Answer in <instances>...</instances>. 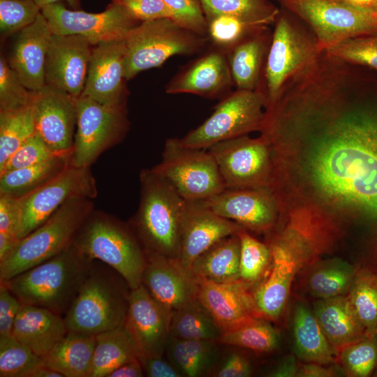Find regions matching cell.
I'll list each match as a JSON object with an SVG mask.
<instances>
[{"mask_svg": "<svg viewBox=\"0 0 377 377\" xmlns=\"http://www.w3.org/2000/svg\"><path fill=\"white\" fill-rule=\"evenodd\" d=\"M252 374L250 361L243 354L232 352L229 353L212 372L216 377H247Z\"/></svg>", "mask_w": 377, "mask_h": 377, "instance_id": "cell-55", "label": "cell"}, {"mask_svg": "<svg viewBox=\"0 0 377 377\" xmlns=\"http://www.w3.org/2000/svg\"><path fill=\"white\" fill-rule=\"evenodd\" d=\"M119 3L141 22L161 18L173 20L172 12L163 0H123Z\"/></svg>", "mask_w": 377, "mask_h": 377, "instance_id": "cell-52", "label": "cell"}, {"mask_svg": "<svg viewBox=\"0 0 377 377\" xmlns=\"http://www.w3.org/2000/svg\"><path fill=\"white\" fill-rule=\"evenodd\" d=\"M96 335L68 331L43 357V364L64 377H90Z\"/></svg>", "mask_w": 377, "mask_h": 377, "instance_id": "cell-31", "label": "cell"}, {"mask_svg": "<svg viewBox=\"0 0 377 377\" xmlns=\"http://www.w3.org/2000/svg\"><path fill=\"white\" fill-rule=\"evenodd\" d=\"M112 268L91 269L64 315L68 331L96 335L123 325L128 306L124 279ZM128 285V284H127Z\"/></svg>", "mask_w": 377, "mask_h": 377, "instance_id": "cell-6", "label": "cell"}, {"mask_svg": "<svg viewBox=\"0 0 377 377\" xmlns=\"http://www.w3.org/2000/svg\"><path fill=\"white\" fill-rule=\"evenodd\" d=\"M348 296L366 334L377 336V268H356Z\"/></svg>", "mask_w": 377, "mask_h": 377, "instance_id": "cell-41", "label": "cell"}, {"mask_svg": "<svg viewBox=\"0 0 377 377\" xmlns=\"http://www.w3.org/2000/svg\"><path fill=\"white\" fill-rule=\"evenodd\" d=\"M207 149L218 165L226 188L270 187L272 150L264 134L256 138L249 135L234 138Z\"/></svg>", "mask_w": 377, "mask_h": 377, "instance_id": "cell-13", "label": "cell"}, {"mask_svg": "<svg viewBox=\"0 0 377 377\" xmlns=\"http://www.w3.org/2000/svg\"><path fill=\"white\" fill-rule=\"evenodd\" d=\"M94 260L73 245L4 281L21 304L66 313L88 276Z\"/></svg>", "mask_w": 377, "mask_h": 377, "instance_id": "cell-3", "label": "cell"}, {"mask_svg": "<svg viewBox=\"0 0 377 377\" xmlns=\"http://www.w3.org/2000/svg\"><path fill=\"white\" fill-rule=\"evenodd\" d=\"M330 56L377 71V33L345 39L324 49Z\"/></svg>", "mask_w": 377, "mask_h": 377, "instance_id": "cell-46", "label": "cell"}, {"mask_svg": "<svg viewBox=\"0 0 377 377\" xmlns=\"http://www.w3.org/2000/svg\"><path fill=\"white\" fill-rule=\"evenodd\" d=\"M207 22V36L212 45L228 52L251 35L266 28H259L230 16L219 15Z\"/></svg>", "mask_w": 377, "mask_h": 377, "instance_id": "cell-47", "label": "cell"}, {"mask_svg": "<svg viewBox=\"0 0 377 377\" xmlns=\"http://www.w3.org/2000/svg\"><path fill=\"white\" fill-rule=\"evenodd\" d=\"M311 29L320 47L377 33V17L342 0H278Z\"/></svg>", "mask_w": 377, "mask_h": 377, "instance_id": "cell-12", "label": "cell"}, {"mask_svg": "<svg viewBox=\"0 0 377 377\" xmlns=\"http://www.w3.org/2000/svg\"><path fill=\"white\" fill-rule=\"evenodd\" d=\"M18 240L15 236L0 232V261L11 252Z\"/></svg>", "mask_w": 377, "mask_h": 377, "instance_id": "cell-60", "label": "cell"}, {"mask_svg": "<svg viewBox=\"0 0 377 377\" xmlns=\"http://www.w3.org/2000/svg\"><path fill=\"white\" fill-rule=\"evenodd\" d=\"M144 376L145 372L139 357L119 366L112 371L108 377H142Z\"/></svg>", "mask_w": 377, "mask_h": 377, "instance_id": "cell-57", "label": "cell"}, {"mask_svg": "<svg viewBox=\"0 0 377 377\" xmlns=\"http://www.w3.org/2000/svg\"><path fill=\"white\" fill-rule=\"evenodd\" d=\"M21 304L6 285L0 282V337L13 335L14 323Z\"/></svg>", "mask_w": 377, "mask_h": 377, "instance_id": "cell-53", "label": "cell"}, {"mask_svg": "<svg viewBox=\"0 0 377 377\" xmlns=\"http://www.w3.org/2000/svg\"><path fill=\"white\" fill-rule=\"evenodd\" d=\"M295 353L306 362L327 364L337 362V353L330 345L315 315L304 304L298 302L293 323Z\"/></svg>", "mask_w": 377, "mask_h": 377, "instance_id": "cell-32", "label": "cell"}, {"mask_svg": "<svg viewBox=\"0 0 377 377\" xmlns=\"http://www.w3.org/2000/svg\"><path fill=\"white\" fill-rule=\"evenodd\" d=\"M181 27L202 36H207V22L199 0H163Z\"/></svg>", "mask_w": 377, "mask_h": 377, "instance_id": "cell-51", "label": "cell"}, {"mask_svg": "<svg viewBox=\"0 0 377 377\" xmlns=\"http://www.w3.org/2000/svg\"><path fill=\"white\" fill-rule=\"evenodd\" d=\"M33 91L28 89L8 65L6 57L0 56V110H9L31 105Z\"/></svg>", "mask_w": 377, "mask_h": 377, "instance_id": "cell-49", "label": "cell"}, {"mask_svg": "<svg viewBox=\"0 0 377 377\" xmlns=\"http://www.w3.org/2000/svg\"><path fill=\"white\" fill-rule=\"evenodd\" d=\"M142 284L172 311L198 298L199 281L177 259L147 255Z\"/></svg>", "mask_w": 377, "mask_h": 377, "instance_id": "cell-24", "label": "cell"}, {"mask_svg": "<svg viewBox=\"0 0 377 377\" xmlns=\"http://www.w3.org/2000/svg\"><path fill=\"white\" fill-rule=\"evenodd\" d=\"M71 154H57L41 163L0 175V195L22 198L71 165Z\"/></svg>", "mask_w": 377, "mask_h": 377, "instance_id": "cell-36", "label": "cell"}, {"mask_svg": "<svg viewBox=\"0 0 377 377\" xmlns=\"http://www.w3.org/2000/svg\"><path fill=\"white\" fill-rule=\"evenodd\" d=\"M271 40L266 28L227 52L231 75L237 89L255 90L260 87Z\"/></svg>", "mask_w": 377, "mask_h": 377, "instance_id": "cell-30", "label": "cell"}, {"mask_svg": "<svg viewBox=\"0 0 377 377\" xmlns=\"http://www.w3.org/2000/svg\"><path fill=\"white\" fill-rule=\"evenodd\" d=\"M219 343L211 340L171 337L165 353L182 376L200 377L212 374L219 360Z\"/></svg>", "mask_w": 377, "mask_h": 377, "instance_id": "cell-34", "label": "cell"}, {"mask_svg": "<svg viewBox=\"0 0 377 377\" xmlns=\"http://www.w3.org/2000/svg\"><path fill=\"white\" fill-rule=\"evenodd\" d=\"M172 312L142 284L130 290L124 325L136 343L140 357H161L165 353Z\"/></svg>", "mask_w": 377, "mask_h": 377, "instance_id": "cell-19", "label": "cell"}, {"mask_svg": "<svg viewBox=\"0 0 377 377\" xmlns=\"http://www.w3.org/2000/svg\"><path fill=\"white\" fill-rule=\"evenodd\" d=\"M124 40L126 81L142 71L161 66L172 56L199 53L209 42L208 37L169 18L142 22L128 32Z\"/></svg>", "mask_w": 377, "mask_h": 377, "instance_id": "cell-7", "label": "cell"}, {"mask_svg": "<svg viewBox=\"0 0 377 377\" xmlns=\"http://www.w3.org/2000/svg\"><path fill=\"white\" fill-rule=\"evenodd\" d=\"M30 377H64V376L59 372L43 364L36 369Z\"/></svg>", "mask_w": 377, "mask_h": 377, "instance_id": "cell-62", "label": "cell"}, {"mask_svg": "<svg viewBox=\"0 0 377 377\" xmlns=\"http://www.w3.org/2000/svg\"><path fill=\"white\" fill-rule=\"evenodd\" d=\"M244 229L213 212L202 200H186L178 260L190 270L193 261L220 239Z\"/></svg>", "mask_w": 377, "mask_h": 377, "instance_id": "cell-23", "label": "cell"}, {"mask_svg": "<svg viewBox=\"0 0 377 377\" xmlns=\"http://www.w3.org/2000/svg\"><path fill=\"white\" fill-rule=\"evenodd\" d=\"M36 3L42 8L44 6L62 1H66L73 8H78L80 7V0H34Z\"/></svg>", "mask_w": 377, "mask_h": 377, "instance_id": "cell-63", "label": "cell"}, {"mask_svg": "<svg viewBox=\"0 0 377 377\" xmlns=\"http://www.w3.org/2000/svg\"><path fill=\"white\" fill-rule=\"evenodd\" d=\"M202 201L221 216L260 233L272 232L281 214L279 202L270 187L226 188Z\"/></svg>", "mask_w": 377, "mask_h": 377, "instance_id": "cell-17", "label": "cell"}, {"mask_svg": "<svg viewBox=\"0 0 377 377\" xmlns=\"http://www.w3.org/2000/svg\"><path fill=\"white\" fill-rule=\"evenodd\" d=\"M97 193L90 167L68 165L52 179L20 198L17 238H23L38 228L68 200L77 196L94 199Z\"/></svg>", "mask_w": 377, "mask_h": 377, "instance_id": "cell-14", "label": "cell"}, {"mask_svg": "<svg viewBox=\"0 0 377 377\" xmlns=\"http://www.w3.org/2000/svg\"><path fill=\"white\" fill-rule=\"evenodd\" d=\"M76 101L67 92L47 84L33 91L31 105L35 133L56 154H72Z\"/></svg>", "mask_w": 377, "mask_h": 377, "instance_id": "cell-18", "label": "cell"}, {"mask_svg": "<svg viewBox=\"0 0 377 377\" xmlns=\"http://www.w3.org/2000/svg\"><path fill=\"white\" fill-rule=\"evenodd\" d=\"M307 267L306 288L318 300L348 295L356 274V268L337 259L316 261Z\"/></svg>", "mask_w": 377, "mask_h": 377, "instance_id": "cell-37", "label": "cell"}, {"mask_svg": "<svg viewBox=\"0 0 377 377\" xmlns=\"http://www.w3.org/2000/svg\"><path fill=\"white\" fill-rule=\"evenodd\" d=\"M299 365L293 357H288L280 363L270 373L269 376L289 377L297 376Z\"/></svg>", "mask_w": 377, "mask_h": 377, "instance_id": "cell-59", "label": "cell"}, {"mask_svg": "<svg viewBox=\"0 0 377 377\" xmlns=\"http://www.w3.org/2000/svg\"><path fill=\"white\" fill-rule=\"evenodd\" d=\"M91 46L80 35L52 34L45 59V84L79 98L86 82Z\"/></svg>", "mask_w": 377, "mask_h": 377, "instance_id": "cell-20", "label": "cell"}, {"mask_svg": "<svg viewBox=\"0 0 377 377\" xmlns=\"http://www.w3.org/2000/svg\"><path fill=\"white\" fill-rule=\"evenodd\" d=\"M40 13L41 8L34 0H0L1 40L32 24Z\"/></svg>", "mask_w": 377, "mask_h": 377, "instance_id": "cell-48", "label": "cell"}, {"mask_svg": "<svg viewBox=\"0 0 377 377\" xmlns=\"http://www.w3.org/2000/svg\"><path fill=\"white\" fill-rule=\"evenodd\" d=\"M92 200L83 196L68 200L38 228L20 239L0 261V281L49 260L72 245L79 229L94 210Z\"/></svg>", "mask_w": 377, "mask_h": 377, "instance_id": "cell-5", "label": "cell"}, {"mask_svg": "<svg viewBox=\"0 0 377 377\" xmlns=\"http://www.w3.org/2000/svg\"><path fill=\"white\" fill-rule=\"evenodd\" d=\"M140 356L136 343L124 325L99 333L96 335L90 377H108L119 366Z\"/></svg>", "mask_w": 377, "mask_h": 377, "instance_id": "cell-35", "label": "cell"}, {"mask_svg": "<svg viewBox=\"0 0 377 377\" xmlns=\"http://www.w3.org/2000/svg\"><path fill=\"white\" fill-rule=\"evenodd\" d=\"M20 219V198L0 195V232L17 238Z\"/></svg>", "mask_w": 377, "mask_h": 377, "instance_id": "cell-54", "label": "cell"}, {"mask_svg": "<svg viewBox=\"0 0 377 377\" xmlns=\"http://www.w3.org/2000/svg\"><path fill=\"white\" fill-rule=\"evenodd\" d=\"M267 98L263 82L255 90L236 89L223 97L213 113L179 138L186 147L207 149L234 138L263 131L267 121Z\"/></svg>", "mask_w": 377, "mask_h": 377, "instance_id": "cell-8", "label": "cell"}, {"mask_svg": "<svg viewBox=\"0 0 377 377\" xmlns=\"http://www.w3.org/2000/svg\"><path fill=\"white\" fill-rule=\"evenodd\" d=\"M344 2L377 17V0H342Z\"/></svg>", "mask_w": 377, "mask_h": 377, "instance_id": "cell-61", "label": "cell"}, {"mask_svg": "<svg viewBox=\"0 0 377 377\" xmlns=\"http://www.w3.org/2000/svg\"><path fill=\"white\" fill-rule=\"evenodd\" d=\"M73 244L90 260L112 268L131 290L142 284L147 255L129 223L94 209L79 229Z\"/></svg>", "mask_w": 377, "mask_h": 377, "instance_id": "cell-4", "label": "cell"}, {"mask_svg": "<svg viewBox=\"0 0 377 377\" xmlns=\"http://www.w3.org/2000/svg\"><path fill=\"white\" fill-rule=\"evenodd\" d=\"M41 13L52 34L80 35L92 45L124 40L141 22L132 17L122 5L112 2L104 11L96 13L68 10L61 1L44 6Z\"/></svg>", "mask_w": 377, "mask_h": 377, "instance_id": "cell-16", "label": "cell"}, {"mask_svg": "<svg viewBox=\"0 0 377 377\" xmlns=\"http://www.w3.org/2000/svg\"><path fill=\"white\" fill-rule=\"evenodd\" d=\"M67 332L64 316L45 308L24 304L13 329V336L42 358Z\"/></svg>", "mask_w": 377, "mask_h": 377, "instance_id": "cell-28", "label": "cell"}, {"mask_svg": "<svg viewBox=\"0 0 377 377\" xmlns=\"http://www.w3.org/2000/svg\"><path fill=\"white\" fill-rule=\"evenodd\" d=\"M313 312L337 353L366 335L348 295L319 299L314 303Z\"/></svg>", "mask_w": 377, "mask_h": 377, "instance_id": "cell-29", "label": "cell"}, {"mask_svg": "<svg viewBox=\"0 0 377 377\" xmlns=\"http://www.w3.org/2000/svg\"><path fill=\"white\" fill-rule=\"evenodd\" d=\"M34 133L31 105L15 110H0V168Z\"/></svg>", "mask_w": 377, "mask_h": 377, "instance_id": "cell-42", "label": "cell"}, {"mask_svg": "<svg viewBox=\"0 0 377 377\" xmlns=\"http://www.w3.org/2000/svg\"><path fill=\"white\" fill-rule=\"evenodd\" d=\"M222 332L212 313L198 298L172 312L171 337L218 341Z\"/></svg>", "mask_w": 377, "mask_h": 377, "instance_id": "cell-38", "label": "cell"}, {"mask_svg": "<svg viewBox=\"0 0 377 377\" xmlns=\"http://www.w3.org/2000/svg\"><path fill=\"white\" fill-rule=\"evenodd\" d=\"M267 244L271 251V265L266 278L251 293V297L257 315L275 320L283 311L293 281L300 269L282 245L272 240Z\"/></svg>", "mask_w": 377, "mask_h": 377, "instance_id": "cell-26", "label": "cell"}, {"mask_svg": "<svg viewBox=\"0 0 377 377\" xmlns=\"http://www.w3.org/2000/svg\"><path fill=\"white\" fill-rule=\"evenodd\" d=\"M352 78L320 58L286 86L264 133L273 176L290 172L309 205L377 219V106L351 99Z\"/></svg>", "mask_w": 377, "mask_h": 377, "instance_id": "cell-1", "label": "cell"}, {"mask_svg": "<svg viewBox=\"0 0 377 377\" xmlns=\"http://www.w3.org/2000/svg\"><path fill=\"white\" fill-rule=\"evenodd\" d=\"M140 198L129 224L146 255L177 259L186 200L152 169L140 174Z\"/></svg>", "mask_w": 377, "mask_h": 377, "instance_id": "cell-2", "label": "cell"}, {"mask_svg": "<svg viewBox=\"0 0 377 377\" xmlns=\"http://www.w3.org/2000/svg\"><path fill=\"white\" fill-rule=\"evenodd\" d=\"M217 342L255 352L267 353L278 347L279 335L268 320L254 317L237 327L223 331Z\"/></svg>", "mask_w": 377, "mask_h": 377, "instance_id": "cell-40", "label": "cell"}, {"mask_svg": "<svg viewBox=\"0 0 377 377\" xmlns=\"http://www.w3.org/2000/svg\"><path fill=\"white\" fill-rule=\"evenodd\" d=\"M112 3H121L123 0H111Z\"/></svg>", "mask_w": 377, "mask_h": 377, "instance_id": "cell-64", "label": "cell"}, {"mask_svg": "<svg viewBox=\"0 0 377 377\" xmlns=\"http://www.w3.org/2000/svg\"><path fill=\"white\" fill-rule=\"evenodd\" d=\"M292 211L284 219L279 218L269 240L286 248L300 270L318 261L328 251L334 226L327 214L314 207L306 205Z\"/></svg>", "mask_w": 377, "mask_h": 377, "instance_id": "cell-15", "label": "cell"}, {"mask_svg": "<svg viewBox=\"0 0 377 377\" xmlns=\"http://www.w3.org/2000/svg\"><path fill=\"white\" fill-rule=\"evenodd\" d=\"M337 361L349 376L367 377L377 367V336L365 335L337 352Z\"/></svg>", "mask_w": 377, "mask_h": 377, "instance_id": "cell-45", "label": "cell"}, {"mask_svg": "<svg viewBox=\"0 0 377 377\" xmlns=\"http://www.w3.org/2000/svg\"><path fill=\"white\" fill-rule=\"evenodd\" d=\"M93 46L81 96L104 105L126 104L128 91L124 76V39L102 42Z\"/></svg>", "mask_w": 377, "mask_h": 377, "instance_id": "cell-21", "label": "cell"}, {"mask_svg": "<svg viewBox=\"0 0 377 377\" xmlns=\"http://www.w3.org/2000/svg\"><path fill=\"white\" fill-rule=\"evenodd\" d=\"M43 360L13 335L0 337V376L30 377Z\"/></svg>", "mask_w": 377, "mask_h": 377, "instance_id": "cell-43", "label": "cell"}, {"mask_svg": "<svg viewBox=\"0 0 377 377\" xmlns=\"http://www.w3.org/2000/svg\"><path fill=\"white\" fill-rule=\"evenodd\" d=\"M55 155L57 154L52 152L43 140L35 133L0 168V175L41 163Z\"/></svg>", "mask_w": 377, "mask_h": 377, "instance_id": "cell-50", "label": "cell"}, {"mask_svg": "<svg viewBox=\"0 0 377 377\" xmlns=\"http://www.w3.org/2000/svg\"><path fill=\"white\" fill-rule=\"evenodd\" d=\"M240 239L239 279L247 284L259 281L271 265L269 245L258 240L243 229L237 233Z\"/></svg>", "mask_w": 377, "mask_h": 377, "instance_id": "cell-44", "label": "cell"}, {"mask_svg": "<svg viewBox=\"0 0 377 377\" xmlns=\"http://www.w3.org/2000/svg\"><path fill=\"white\" fill-rule=\"evenodd\" d=\"M198 298L212 313L223 332L259 317L249 286L238 280L220 283L198 279Z\"/></svg>", "mask_w": 377, "mask_h": 377, "instance_id": "cell-27", "label": "cell"}, {"mask_svg": "<svg viewBox=\"0 0 377 377\" xmlns=\"http://www.w3.org/2000/svg\"><path fill=\"white\" fill-rule=\"evenodd\" d=\"M323 365L312 362L299 365L297 376L328 377L334 375L335 373L331 369L325 368Z\"/></svg>", "mask_w": 377, "mask_h": 377, "instance_id": "cell-58", "label": "cell"}, {"mask_svg": "<svg viewBox=\"0 0 377 377\" xmlns=\"http://www.w3.org/2000/svg\"><path fill=\"white\" fill-rule=\"evenodd\" d=\"M233 85L227 52L212 45L177 72L166 84L165 91L221 99Z\"/></svg>", "mask_w": 377, "mask_h": 377, "instance_id": "cell-22", "label": "cell"}, {"mask_svg": "<svg viewBox=\"0 0 377 377\" xmlns=\"http://www.w3.org/2000/svg\"><path fill=\"white\" fill-rule=\"evenodd\" d=\"M161 357H140L145 376L149 377H182L180 372L168 360Z\"/></svg>", "mask_w": 377, "mask_h": 377, "instance_id": "cell-56", "label": "cell"}, {"mask_svg": "<svg viewBox=\"0 0 377 377\" xmlns=\"http://www.w3.org/2000/svg\"><path fill=\"white\" fill-rule=\"evenodd\" d=\"M199 1L206 20L227 15L253 27L266 28L275 22L279 14V10L268 0Z\"/></svg>", "mask_w": 377, "mask_h": 377, "instance_id": "cell-39", "label": "cell"}, {"mask_svg": "<svg viewBox=\"0 0 377 377\" xmlns=\"http://www.w3.org/2000/svg\"><path fill=\"white\" fill-rule=\"evenodd\" d=\"M50 24L40 13L36 20L13 35L6 61L22 84L36 91L45 84V65L50 37Z\"/></svg>", "mask_w": 377, "mask_h": 377, "instance_id": "cell-25", "label": "cell"}, {"mask_svg": "<svg viewBox=\"0 0 377 377\" xmlns=\"http://www.w3.org/2000/svg\"><path fill=\"white\" fill-rule=\"evenodd\" d=\"M240 239L237 234L224 237L192 263L190 271L198 279L227 283L239 279Z\"/></svg>", "mask_w": 377, "mask_h": 377, "instance_id": "cell-33", "label": "cell"}, {"mask_svg": "<svg viewBox=\"0 0 377 377\" xmlns=\"http://www.w3.org/2000/svg\"><path fill=\"white\" fill-rule=\"evenodd\" d=\"M151 169L165 178L186 200H204L226 189L212 154L186 147L179 138L166 140L161 161Z\"/></svg>", "mask_w": 377, "mask_h": 377, "instance_id": "cell-10", "label": "cell"}, {"mask_svg": "<svg viewBox=\"0 0 377 377\" xmlns=\"http://www.w3.org/2000/svg\"><path fill=\"white\" fill-rule=\"evenodd\" d=\"M323 51L313 34L309 35L279 12L263 71L266 111L276 103L288 82L311 65Z\"/></svg>", "mask_w": 377, "mask_h": 377, "instance_id": "cell-9", "label": "cell"}, {"mask_svg": "<svg viewBox=\"0 0 377 377\" xmlns=\"http://www.w3.org/2000/svg\"><path fill=\"white\" fill-rule=\"evenodd\" d=\"M76 114L73 166L90 167L102 153L120 143L129 128L126 104L104 105L80 96Z\"/></svg>", "mask_w": 377, "mask_h": 377, "instance_id": "cell-11", "label": "cell"}]
</instances>
